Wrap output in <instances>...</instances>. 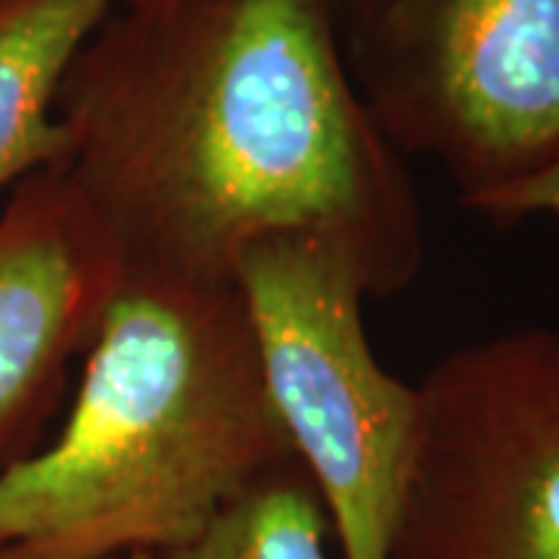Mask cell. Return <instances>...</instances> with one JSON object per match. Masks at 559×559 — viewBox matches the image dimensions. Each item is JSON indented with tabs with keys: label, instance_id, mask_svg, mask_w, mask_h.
I'll use <instances>...</instances> for the list:
<instances>
[{
	"label": "cell",
	"instance_id": "7a4b0ae2",
	"mask_svg": "<svg viewBox=\"0 0 559 559\" xmlns=\"http://www.w3.org/2000/svg\"><path fill=\"white\" fill-rule=\"evenodd\" d=\"M289 463L237 283L124 277L60 436L0 466V559L159 557Z\"/></svg>",
	"mask_w": 559,
	"mask_h": 559
},
{
	"label": "cell",
	"instance_id": "5b68a950",
	"mask_svg": "<svg viewBox=\"0 0 559 559\" xmlns=\"http://www.w3.org/2000/svg\"><path fill=\"white\" fill-rule=\"evenodd\" d=\"M392 559H559V333L466 345L417 382Z\"/></svg>",
	"mask_w": 559,
	"mask_h": 559
},
{
	"label": "cell",
	"instance_id": "30bf717a",
	"mask_svg": "<svg viewBox=\"0 0 559 559\" xmlns=\"http://www.w3.org/2000/svg\"><path fill=\"white\" fill-rule=\"evenodd\" d=\"M333 3H336L340 13H348L352 20H358L360 13H367L377 0H333Z\"/></svg>",
	"mask_w": 559,
	"mask_h": 559
},
{
	"label": "cell",
	"instance_id": "3957f363",
	"mask_svg": "<svg viewBox=\"0 0 559 559\" xmlns=\"http://www.w3.org/2000/svg\"><path fill=\"white\" fill-rule=\"evenodd\" d=\"M261 377L293 454L318 488L342 559H392L417 436V385L392 377L364 330L358 264L280 237L237 267Z\"/></svg>",
	"mask_w": 559,
	"mask_h": 559
},
{
	"label": "cell",
	"instance_id": "6da1fadb",
	"mask_svg": "<svg viewBox=\"0 0 559 559\" xmlns=\"http://www.w3.org/2000/svg\"><path fill=\"white\" fill-rule=\"evenodd\" d=\"M50 168L124 277L234 286L259 242L305 237L370 296L423 261L417 190L360 97L333 0H124L62 81Z\"/></svg>",
	"mask_w": 559,
	"mask_h": 559
},
{
	"label": "cell",
	"instance_id": "277c9868",
	"mask_svg": "<svg viewBox=\"0 0 559 559\" xmlns=\"http://www.w3.org/2000/svg\"><path fill=\"white\" fill-rule=\"evenodd\" d=\"M352 25L382 134L469 209L559 156V0H377Z\"/></svg>",
	"mask_w": 559,
	"mask_h": 559
},
{
	"label": "cell",
	"instance_id": "52a82bcc",
	"mask_svg": "<svg viewBox=\"0 0 559 559\" xmlns=\"http://www.w3.org/2000/svg\"><path fill=\"white\" fill-rule=\"evenodd\" d=\"M112 0H0V190L60 159L62 81Z\"/></svg>",
	"mask_w": 559,
	"mask_h": 559
},
{
	"label": "cell",
	"instance_id": "8fae6325",
	"mask_svg": "<svg viewBox=\"0 0 559 559\" xmlns=\"http://www.w3.org/2000/svg\"><path fill=\"white\" fill-rule=\"evenodd\" d=\"M106 559H156L153 554H119V557H106Z\"/></svg>",
	"mask_w": 559,
	"mask_h": 559
},
{
	"label": "cell",
	"instance_id": "ba28073f",
	"mask_svg": "<svg viewBox=\"0 0 559 559\" xmlns=\"http://www.w3.org/2000/svg\"><path fill=\"white\" fill-rule=\"evenodd\" d=\"M326 510L296 460L234 500L200 538L156 559H326Z\"/></svg>",
	"mask_w": 559,
	"mask_h": 559
},
{
	"label": "cell",
	"instance_id": "9c48e42d",
	"mask_svg": "<svg viewBox=\"0 0 559 559\" xmlns=\"http://www.w3.org/2000/svg\"><path fill=\"white\" fill-rule=\"evenodd\" d=\"M473 209L491 218H525V215H557L559 218V156L535 171L532 178L503 187L498 193L476 202Z\"/></svg>",
	"mask_w": 559,
	"mask_h": 559
},
{
	"label": "cell",
	"instance_id": "8992f818",
	"mask_svg": "<svg viewBox=\"0 0 559 559\" xmlns=\"http://www.w3.org/2000/svg\"><path fill=\"white\" fill-rule=\"evenodd\" d=\"M124 283L119 252L53 171L0 212V457H22Z\"/></svg>",
	"mask_w": 559,
	"mask_h": 559
}]
</instances>
